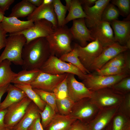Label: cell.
I'll list each match as a JSON object with an SVG mask.
<instances>
[{
  "mask_svg": "<svg viewBox=\"0 0 130 130\" xmlns=\"http://www.w3.org/2000/svg\"><path fill=\"white\" fill-rule=\"evenodd\" d=\"M40 71L39 69L23 70L16 73L11 83L30 84L36 78Z\"/></svg>",
  "mask_w": 130,
  "mask_h": 130,
  "instance_id": "d4e9b609",
  "label": "cell"
},
{
  "mask_svg": "<svg viewBox=\"0 0 130 130\" xmlns=\"http://www.w3.org/2000/svg\"><path fill=\"white\" fill-rule=\"evenodd\" d=\"M51 55L46 37H40L25 43L22 50L23 70L40 69Z\"/></svg>",
  "mask_w": 130,
  "mask_h": 130,
  "instance_id": "6da1fadb",
  "label": "cell"
},
{
  "mask_svg": "<svg viewBox=\"0 0 130 130\" xmlns=\"http://www.w3.org/2000/svg\"><path fill=\"white\" fill-rule=\"evenodd\" d=\"M69 30L73 38L78 41L82 47L86 46L87 41L91 42L95 39L91 30L86 26L85 18L73 20L72 25Z\"/></svg>",
  "mask_w": 130,
  "mask_h": 130,
  "instance_id": "e0dca14e",
  "label": "cell"
},
{
  "mask_svg": "<svg viewBox=\"0 0 130 130\" xmlns=\"http://www.w3.org/2000/svg\"><path fill=\"white\" fill-rule=\"evenodd\" d=\"M69 130H88L87 124L77 119L73 122Z\"/></svg>",
  "mask_w": 130,
  "mask_h": 130,
  "instance_id": "b9f144b4",
  "label": "cell"
},
{
  "mask_svg": "<svg viewBox=\"0 0 130 130\" xmlns=\"http://www.w3.org/2000/svg\"><path fill=\"white\" fill-rule=\"evenodd\" d=\"M27 130H45L41 123L40 117L35 119Z\"/></svg>",
  "mask_w": 130,
  "mask_h": 130,
  "instance_id": "7bdbcfd3",
  "label": "cell"
},
{
  "mask_svg": "<svg viewBox=\"0 0 130 130\" xmlns=\"http://www.w3.org/2000/svg\"><path fill=\"white\" fill-rule=\"evenodd\" d=\"M130 74L104 76L90 74H87L82 83L89 90L94 91L106 88H111L123 78Z\"/></svg>",
  "mask_w": 130,
  "mask_h": 130,
  "instance_id": "52a82bcc",
  "label": "cell"
},
{
  "mask_svg": "<svg viewBox=\"0 0 130 130\" xmlns=\"http://www.w3.org/2000/svg\"><path fill=\"white\" fill-rule=\"evenodd\" d=\"M67 76V75L53 91V92L55 95L57 99H62L68 97Z\"/></svg>",
  "mask_w": 130,
  "mask_h": 130,
  "instance_id": "f35d334b",
  "label": "cell"
},
{
  "mask_svg": "<svg viewBox=\"0 0 130 130\" xmlns=\"http://www.w3.org/2000/svg\"><path fill=\"white\" fill-rule=\"evenodd\" d=\"M0 24L4 31L10 34L22 31L30 28L34 24L30 20L21 21L14 17L5 16Z\"/></svg>",
  "mask_w": 130,
  "mask_h": 130,
  "instance_id": "d6986e66",
  "label": "cell"
},
{
  "mask_svg": "<svg viewBox=\"0 0 130 130\" xmlns=\"http://www.w3.org/2000/svg\"><path fill=\"white\" fill-rule=\"evenodd\" d=\"M74 103L69 97L62 99H57L56 105L58 113L64 115H69Z\"/></svg>",
  "mask_w": 130,
  "mask_h": 130,
  "instance_id": "d6a6232c",
  "label": "cell"
},
{
  "mask_svg": "<svg viewBox=\"0 0 130 130\" xmlns=\"http://www.w3.org/2000/svg\"><path fill=\"white\" fill-rule=\"evenodd\" d=\"M75 45L80 61L84 66L89 71L94 60L103 51L104 47L97 39L84 47L78 44Z\"/></svg>",
  "mask_w": 130,
  "mask_h": 130,
  "instance_id": "ba28073f",
  "label": "cell"
},
{
  "mask_svg": "<svg viewBox=\"0 0 130 130\" xmlns=\"http://www.w3.org/2000/svg\"><path fill=\"white\" fill-rule=\"evenodd\" d=\"M105 130H111V123L106 128Z\"/></svg>",
  "mask_w": 130,
  "mask_h": 130,
  "instance_id": "f5cc1de1",
  "label": "cell"
},
{
  "mask_svg": "<svg viewBox=\"0 0 130 130\" xmlns=\"http://www.w3.org/2000/svg\"><path fill=\"white\" fill-rule=\"evenodd\" d=\"M32 101L27 96L6 109L4 122L7 129L13 128L22 118Z\"/></svg>",
  "mask_w": 130,
  "mask_h": 130,
  "instance_id": "9c48e42d",
  "label": "cell"
},
{
  "mask_svg": "<svg viewBox=\"0 0 130 130\" xmlns=\"http://www.w3.org/2000/svg\"><path fill=\"white\" fill-rule=\"evenodd\" d=\"M5 99L0 104V110L7 109L11 105L27 96L23 90L11 83L9 85Z\"/></svg>",
  "mask_w": 130,
  "mask_h": 130,
  "instance_id": "603a6c76",
  "label": "cell"
},
{
  "mask_svg": "<svg viewBox=\"0 0 130 130\" xmlns=\"http://www.w3.org/2000/svg\"><path fill=\"white\" fill-rule=\"evenodd\" d=\"M77 119L70 115L56 113L45 130H69Z\"/></svg>",
  "mask_w": 130,
  "mask_h": 130,
  "instance_id": "7402d4cb",
  "label": "cell"
},
{
  "mask_svg": "<svg viewBox=\"0 0 130 130\" xmlns=\"http://www.w3.org/2000/svg\"><path fill=\"white\" fill-rule=\"evenodd\" d=\"M99 110L90 98H85L75 102L69 115L87 124L94 118Z\"/></svg>",
  "mask_w": 130,
  "mask_h": 130,
  "instance_id": "8992f818",
  "label": "cell"
},
{
  "mask_svg": "<svg viewBox=\"0 0 130 130\" xmlns=\"http://www.w3.org/2000/svg\"><path fill=\"white\" fill-rule=\"evenodd\" d=\"M53 4L57 18L58 27L63 26H65L64 23L67 9L60 0H53Z\"/></svg>",
  "mask_w": 130,
  "mask_h": 130,
  "instance_id": "e575fe53",
  "label": "cell"
},
{
  "mask_svg": "<svg viewBox=\"0 0 130 130\" xmlns=\"http://www.w3.org/2000/svg\"><path fill=\"white\" fill-rule=\"evenodd\" d=\"M31 4L35 6L39 7L42 3L43 0H27Z\"/></svg>",
  "mask_w": 130,
  "mask_h": 130,
  "instance_id": "681fc988",
  "label": "cell"
},
{
  "mask_svg": "<svg viewBox=\"0 0 130 130\" xmlns=\"http://www.w3.org/2000/svg\"><path fill=\"white\" fill-rule=\"evenodd\" d=\"M40 111L37 105L32 101L28 106L22 118L13 128L15 130H27L35 119L40 117L39 114Z\"/></svg>",
  "mask_w": 130,
  "mask_h": 130,
  "instance_id": "44dd1931",
  "label": "cell"
},
{
  "mask_svg": "<svg viewBox=\"0 0 130 130\" xmlns=\"http://www.w3.org/2000/svg\"><path fill=\"white\" fill-rule=\"evenodd\" d=\"M14 85L23 90L27 97L37 105L40 111L43 110L46 103L34 91L30 84H14Z\"/></svg>",
  "mask_w": 130,
  "mask_h": 130,
  "instance_id": "83f0119b",
  "label": "cell"
},
{
  "mask_svg": "<svg viewBox=\"0 0 130 130\" xmlns=\"http://www.w3.org/2000/svg\"><path fill=\"white\" fill-rule=\"evenodd\" d=\"M110 0H97L94 5L91 7L84 6L83 9L89 19H85L87 27L90 29L95 24L101 20L103 12L110 1Z\"/></svg>",
  "mask_w": 130,
  "mask_h": 130,
  "instance_id": "ac0fdd59",
  "label": "cell"
},
{
  "mask_svg": "<svg viewBox=\"0 0 130 130\" xmlns=\"http://www.w3.org/2000/svg\"><path fill=\"white\" fill-rule=\"evenodd\" d=\"M26 42L22 34H9L7 38L5 49L0 56V63L7 59L16 65L22 66V50Z\"/></svg>",
  "mask_w": 130,
  "mask_h": 130,
  "instance_id": "3957f363",
  "label": "cell"
},
{
  "mask_svg": "<svg viewBox=\"0 0 130 130\" xmlns=\"http://www.w3.org/2000/svg\"><path fill=\"white\" fill-rule=\"evenodd\" d=\"M14 1V0H0V10L5 13Z\"/></svg>",
  "mask_w": 130,
  "mask_h": 130,
  "instance_id": "ee69618b",
  "label": "cell"
},
{
  "mask_svg": "<svg viewBox=\"0 0 130 130\" xmlns=\"http://www.w3.org/2000/svg\"><path fill=\"white\" fill-rule=\"evenodd\" d=\"M67 73L53 75L41 71L30 85L33 89L53 92L55 88L65 78Z\"/></svg>",
  "mask_w": 130,
  "mask_h": 130,
  "instance_id": "8fae6325",
  "label": "cell"
},
{
  "mask_svg": "<svg viewBox=\"0 0 130 130\" xmlns=\"http://www.w3.org/2000/svg\"><path fill=\"white\" fill-rule=\"evenodd\" d=\"M59 58L63 61L68 62L76 66L85 75L87 73H91L84 66L80 61L78 57L75 44L71 51L63 55Z\"/></svg>",
  "mask_w": 130,
  "mask_h": 130,
  "instance_id": "f546056e",
  "label": "cell"
},
{
  "mask_svg": "<svg viewBox=\"0 0 130 130\" xmlns=\"http://www.w3.org/2000/svg\"><path fill=\"white\" fill-rule=\"evenodd\" d=\"M30 28L22 31L10 35L22 34L26 39V43L37 38L46 37L52 33L54 29L49 21L41 20L34 22Z\"/></svg>",
  "mask_w": 130,
  "mask_h": 130,
  "instance_id": "7c38bea8",
  "label": "cell"
},
{
  "mask_svg": "<svg viewBox=\"0 0 130 130\" xmlns=\"http://www.w3.org/2000/svg\"><path fill=\"white\" fill-rule=\"evenodd\" d=\"M5 13L3 12L0 10V23L2 21L5 14Z\"/></svg>",
  "mask_w": 130,
  "mask_h": 130,
  "instance_id": "816d5d0a",
  "label": "cell"
},
{
  "mask_svg": "<svg viewBox=\"0 0 130 130\" xmlns=\"http://www.w3.org/2000/svg\"><path fill=\"white\" fill-rule=\"evenodd\" d=\"M118 111L130 117V92L124 95Z\"/></svg>",
  "mask_w": 130,
  "mask_h": 130,
  "instance_id": "ab89813d",
  "label": "cell"
},
{
  "mask_svg": "<svg viewBox=\"0 0 130 130\" xmlns=\"http://www.w3.org/2000/svg\"><path fill=\"white\" fill-rule=\"evenodd\" d=\"M56 113L52 108L47 104L43 110L40 111L41 123L44 129L50 123Z\"/></svg>",
  "mask_w": 130,
  "mask_h": 130,
  "instance_id": "8d00e7d4",
  "label": "cell"
},
{
  "mask_svg": "<svg viewBox=\"0 0 130 130\" xmlns=\"http://www.w3.org/2000/svg\"><path fill=\"white\" fill-rule=\"evenodd\" d=\"M111 125V130H130V117L117 111Z\"/></svg>",
  "mask_w": 130,
  "mask_h": 130,
  "instance_id": "f1b7e54d",
  "label": "cell"
},
{
  "mask_svg": "<svg viewBox=\"0 0 130 130\" xmlns=\"http://www.w3.org/2000/svg\"><path fill=\"white\" fill-rule=\"evenodd\" d=\"M111 3L116 6L124 15H128L130 12V0H113Z\"/></svg>",
  "mask_w": 130,
  "mask_h": 130,
  "instance_id": "60d3db41",
  "label": "cell"
},
{
  "mask_svg": "<svg viewBox=\"0 0 130 130\" xmlns=\"http://www.w3.org/2000/svg\"><path fill=\"white\" fill-rule=\"evenodd\" d=\"M127 51L117 55L108 62L101 68L113 66L130 69V55L129 53L126 52Z\"/></svg>",
  "mask_w": 130,
  "mask_h": 130,
  "instance_id": "4dcf8cb0",
  "label": "cell"
},
{
  "mask_svg": "<svg viewBox=\"0 0 130 130\" xmlns=\"http://www.w3.org/2000/svg\"><path fill=\"white\" fill-rule=\"evenodd\" d=\"M114 33L116 42L125 46L127 41L130 39V22L117 20L110 23Z\"/></svg>",
  "mask_w": 130,
  "mask_h": 130,
  "instance_id": "ffe728a7",
  "label": "cell"
},
{
  "mask_svg": "<svg viewBox=\"0 0 130 130\" xmlns=\"http://www.w3.org/2000/svg\"><path fill=\"white\" fill-rule=\"evenodd\" d=\"M119 106L100 110L87 124L88 130H105L117 111Z\"/></svg>",
  "mask_w": 130,
  "mask_h": 130,
  "instance_id": "2e32d148",
  "label": "cell"
},
{
  "mask_svg": "<svg viewBox=\"0 0 130 130\" xmlns=\"http://www.w3.org/2000/svg\"><path fill=\"white\" fill-rule=\"evenodd\" d=\"M66 3V5L65 6L66 7L67 10L69 11L71 6L72 0H65Z\"/></svg>",
  "mask_w": 130,
  "mask_h": 130,
  "instance_id": "f907efd6",
  "label": "cell"
},
{
  "mask_svg": "<svg viewBox=\"0 0 130 130\" xmlns=\"http://www.w3.org/2000/svg\"><path fill=\"white\" fill-rule=\"evenodd\" d=\"M95 74L104 76L130 74V69L124 67L111 66L95 71Z\"/></svg>",
  "mask_w": 130,
  "mask_h": 130,
  "instance_id": "1f68e13d",
  "label": "cell"
},
{
  "mask_svg": "<svg viewBox=\"0 0 130 130\" xmlns=\"http://www.w3.org/2000/svg\"><path fill=\"white\" fill-rule=\"evenodd\" d=\"M6 33L2 28L0 24V51L6 46V37L7 35Z\"/></svg>",
  "mask_w": 130,
  "mask_h": 130,
  "instance_id": "f6af8a7d",
  "label": "cell"
},
{
  "mask_svg": "<svg viewBox=\"0 0 130 130\" xmlns=\"http://www.w3.org/2000/svg\"><path fill=\"white\" fill-rule=\"evenodd\" d=\"M81 4L84 6L91 7L95 4L97 0H80Z\"/></svg>",
  "mask_w": 130,
  "mask_h": 130,
  "instance_id": "7dc6e473",
  "label": "cell"
},
{
  "mask_svg": "<svg viewBox=\"0 0 130 130\" xmlns=\"http://www.w3.org/2000/svg\"><path fill=\"white\" fill-rule=\"evenodd\" d=\"M36 7L27 0H23L13 6L8 17L18 18L28 16L32 13Z\"/></svg>",
  "mask_w": 130,
  "mask_h": 130,
  "instance_id": "cb8c5ba5",
  "label": "cell"
},
{
  "mask_svg": "<svg viewBox=\"0 0 130 130\" xmlns=\"http://www.w3.org/2000/svg\"><path fill=\"white\" fill-rule=\"evenodd\" d=\"M7 130H15L13 128V129H7Z\"/></svg>",
  "mask_w": 130,
  "mask_h": 130,
  "instance_id": "db71d44e",
  "label": "cell"
},
{
  "mask_svg": "<svg viewBox=\"0 0 130 130\" xmlns=\"http://www.w3.org/2000/svg\"><path fill=\"white\" fill-rule=\"evenodd\" d=\"M120 13L119 10L112 3H109L103 12L101 20L110 23L117 20Z\"/></svg>",
  "mask_w": 130,
  "mask_h": 130,
  "instance_id": "d590c367",
  "label": "cell"
},
{
  "mask_svg": "<svg viewBox=\"0 0 130 130\" xmlns=\"http://www.w3.org/2000/svg\"><path fill=\"white\" fill-rule=\"evenodd\" d=\"M53 0H43L42 4L37 7L33 12L27 16V20L34 22L45 20L50 22L54 29L58 27L57 17L54 12Z\"/></svg>",
  "mask_w": 130,
  "mask_h": 130,
  "instance_id": "30bf717a",
  "label": "cell"
},
{
  "mask_svg": "<svg viewBox=\"0 0 130 130\" xmlns=\"http://www.w3.org/2000/svg\"><path fill=\"white\" fill-rule=\"evenodd\" d=\"M90 29L93 37L97 39L104 47L116 42L110 22L101 20Z\"/></svg>",
  "mask_w": 130,
  "mask_h": 130,
  "instance_id": "9a60e30c",
  "label": "cell"
},
{
  "mask_svg": "<svg viewBox=\"0 0 130 130\" xmlns=\"http://www.w3.org/2000/svg\"><path fill=\"white\" fill-rule=\"evenodd\" d=\"M33 89L43 101L51 106L56 113H58L56 105L57 98L53 92L36 89Z\"/></svg>",
  "mask_w": 130,
  "mask_h": 130,
  "instance_id": "836d02e7",
  "label": "cell"
},
{
  "mask_svg": "<svg viewBox=\"0 0 130 130\" xmlns=\"http://www.w3.org/2000/svg\"><path fill=\"white\" fill-rule=\"evenodd\" d=\"M111 88H106L93 91L92 102L99 110L119 106L124 96Z\"/></svg>",
  "mask_w": 130,
  "mask_h": 130,
  "instance_id": "5b68a950",
  "label": "cell"
},
{
  "mask_svg": "<svg viewBox=\"0 0 130 130\" xmlns=\"http://www.w3.org/2000/svg\"><path fill=\"white\" fill-rule=\"evenodd\" d=\"M67 16L65 18L64 25L72 20L84 18L89 20V17L83 10L80 0H72L71 6Z\"/></svg>",
  "mask_w": 130,
  "mask_h": 130,
  "instance_id": "484cf974",
  "label": "cell"
},
{
  "mask_svg": "<svg viewBox=\"0 0 130 130\" xmlns=\"http://www.w3.org/2000/svg\"><path fill=\"white\" fill-rule=\"evenodd\" d=\"M8 84L0 88V104L1 98L4 94L7 92L9 85Z\"/></svg>",
  "mask_w": 130,
  "mask_h": 130,
  "instance_id": "c3c4849f",
  "label": "cell"
},
{
  "mask_svg": "<svg viewBox=\"0 0 130 130\" xmlns=\"http://www.w3.org/2000/svg\"><path fill=\"white\" fill-rule=\"evenodd\" d=\"M40 69L43 72L53 75L65 73L73 74L83 80L87 75L71 64L63 61L53 55H51Z\"/></svg>",
  "mask_w": 130,
  "mask_h": 130,
  "instance_id": "277c9868",
  "label": "cell"
},
{
  "mask_svg": "<svg viewBox=\"0 0 130 130\" xmlns=\"http://www.w3.org/2000/svg\"><path fill=\"white\" fill-rule=\"evenodd\" d=\"M111 88L117 92L123 95L130 92V76L123 78Z\"/></svg>",
  "mask_w": 130,
  "mask_h": 130,
  "instance_id": "74e56055",
  "label": "cell"
},
{
  "mask_svg": "<svg viewBox=\"0 0 130 130\" xmlns=\"http://www.w3.org/2000/svg\"><path fill=\"white\" fill-rule=\"evenodd\" d=\"M7 109L0 110V130H7L4 123V119Z\"/></svg>",
  "mask_w": 130,
  "mask_h": 130,
  "instance_id": "bcb514c9",
  "label": "cell"
},
{
  "mask_svg": "<svg viewBox=\"0 0 130 130\" xmlns=\"http://www.w3.org/2000/svg\"><path fill=\"white\" fill-rule=\"evenodd\" d=\"M46 38L49 45L51 55L59 58L72 50L71 45L72 36L69 29L65 25L58 27Z\"/></svg>",
  "mask_w": 130,
  "mask_h": 130,
  "instance_id": "7a4b0ae2",
  "label": "cell"
},
{
  "mask_svg": "<svg viewBox=\"0 0 130 130\" xmlns=\"http://www.w3.org/2000/svg\"><path fill=\"white\" fill-rule=\"evenodd\" d=\"M74 76L73 74H67L68 97L75 102L84 98H91L93 91L89 90L83 83L77 81Z\"/></svg>",
  "mask_w": 130,
  "mask_h": 130,
  "instance_id": "5bb4252c",
  "label": "cell"
},
{
  "mask_svg": "<svg viewBox=\"0 0 130 130\" xmlns=\"http://www.w3.org/2000/svg\"><path fill=\"white\" fill-rule=\"evenodd\" d=\"M11 64L7 59L0 63V88L10 84L16 74L12 70Z\"/></svg>",
  "mask_w": 130,
  "mask_h": 130,
  "instance_id": "4316f807",
  "label": "cell"
},
{
  "mask_svg": "<svg viewBox=\"0 0 130 130\" xmlns=\"http://www.w3.org/2000/svg\"><path fill=\"white\" fill-rule=\"evenodd\" d=\"M129 49L125 46L116 42L104 47L100 55L94 60L89 71H95L101 69L108 62L119 53Z\"/></svg>",
  "mask_w": 130,
  "mask_h": 130,
  "instance_id": "4fadbf2b",
  "label": "cell"
}]
</instances>
